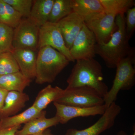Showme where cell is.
<instances>
[{
	"label": "cell",
	"mask_w": 135,
	"mask_h": 135,
	"mask_svg": "<svg viewBox=\"0 0 135 135\" xmlns=\"http://www.w3.org/2000/svg\"><path fill=\"white\" fill-rule=\"evenodd\" d=\"M115 22L117 29L110 39L105 44L97 43L95 49L96 54L101 57L106 66L113 69L121 60L135 54L126 36L125 15H117Z\"/></svg>",
	"instance_id": "obj_1"
},
{
	"label": "cell",
	"mask_w": 135,
	"mask_h": 135,
	"mask_svg": "<svg viewBox=\"0 0 135 135\" xmlns=\"http://www.w3.org/2000/svg\"><path fill=\"white\" fill-rule=\"evenodd\" d=\"M101 64L94 58L77 60L67 80L68 88L87 86L104 98L109 91L103 81Z\"/></svg>",
	"instance_id": "obj_2"
},
{
	"label": "cell",
	"mask_w": 135,
	"mask_h": 135,
	"mask_svg": "<svg viewBox=\"0 0 135 135\" xmlns=\"http://www.w3.org/2000/svg\"><path fill=\"white\" fill-rule=\"evenodd\" d=\"M36 60L35 82L43 84L53 82L70 61L58 51L45 46L39 49Z\"/></svg>",
	"instance_id": "obj_3"
},
{
	"label": "cell",
	"mask_w": 135,
	"mask_h": 135,
	"mask_svg": "<svg viewBox=\"0 0 135 135\" xmlns=\"http://www.w3.org/2000/svg\"><path fill=\"white\" fill-rule=\"evenodd\" d=\"M135 55L127 57L118 63L116 75L110 89L104 98V104L108 108L115 102L120 90L131 89L135 84Z\"/></svg>",
	"instance_id": "obj_4"
},
{
	"label": "cell",
	"mask_w": 135,
	"mask_h": 135,
	"mask_svg": "<svg viewBox=\"0 0 135 135\" xmlns=\"http://www.w3.org/2000/svg\"><path fill=\"white\" fill-rule=\"evenodd\" d=\"M55 102L80 107H93L104 104L103 98L94 89L87 86L67 87Z\"/></svg>",
	"instance_id": "obj_5"
},
{
	"label": "cell",
	"mask_w": 135,
	"mask_h": 135,
	"mask_svg": "<svg viewBox=\"0 0 135 135\" xmlns=\"http://www.w3.org/2000/svg\"><path fill=\"white\" fill-rule=\"evenodd\" d=\"M116 16L104 11L84 20V24L94 33L98 44L107 42L116 31Z\"/></svg>",
	"instance_id": "obj_6"
},
{
	"label": "cell",
	"mask_w": 135,
	"mask_h": 135,
	"mask_svg": "<svg viewBox=\"0 0 135 135\" xmlns=\"http://www.w3.org/2000/svg\"><path fill=\"white\" fill-rule=\"evenodd\" d=\"M40 27L28 18L22 19L14 29L13 50L29 49L37 51L38 46Z\"/></svg>",
	"instance_id": "obj_7"
},
{
	"label": "cell",
	"mask_w": 135,
	"mask_h": 135,
	"mask_svg": "<svg viewBox=\"0 0 135 135\" xmlns=\"http://www.w3.org/2000/svg\"><path fill=\"white\" fill-rule=\"evenodd\" d=\"M49 46L62 53L70 62H74L66 46L57 23L47 22L40 28L38 48Z\"/></svg>",
	"instance_id": "obj_8"
},
{
	"label": "cell",
	"mask_w": 135,
	"mask_h": 135,
	"mask_svg": "<svg viewBox=\"0 0 135 135\" xmlns=\"http://www.w3.org/2000/svg\"><path fill=\"white\" fill-rule=\"evenodd\" d=\"M97 44L94 33L84 24L69 50L70 55L74 61L94 58Z\"/></svg>",
	"instance_id": "obj_9"
},
{
	"label": "cell",
	"mask_w": 135,
	"mask_h": 135,
	"mask_svg": "<svg viewBox=\"0 0 135 135\" xmlns=\"http://www.w3.org/2000/svg\"><path fill=\"white\" fill-rule=\"evenodd\" d=\"M121 110L120 107L114 102L98 120L89 127L80 130L69 129L64 135H99L113 127Z\"/></svg>",
	"instance_id": "obj_10"
},
{
	"label": "cell",
	"mask_w": 135,
	"mask_h": 135,
	"mask_svg": "<svg viewBox=\"0 0 135 135\" xmlns=\"http://www.w3.org/2000/svg\"><path fill=\"white\" fill-rule=\"evenodd\" d=\"M53 104L56 110L55 116L59 118V123L62 124L77 117L102 115L107 108L104 104L91 107L68 106L55 102H53Z\"/></svg>",
	"instance_id": "obj_11"
},
{
	"label": "cell",
	"mask_w": 135,
	"mask_h": 135,
	"mask_svg": "<svg viewBox=\"0 0 135 135\" xmlns=\"http://www.w3.org/2000/svg\"><path fill=\"white\" fill-rule=\"evenodd\" d=\"M57 23L62 35L66 46L70 50L74 41L84 25V20L73 11L60 20Z\"/></svg>",
	"instance_id": "obj_12"
},
{
	"label": "cell",
	"mask_w": 135,
	"mask_h": 135,
	"mask_svg": "<svg viewBox=\"0 0 135 135\" xmlns=\"http://www.w3.org/2000/svg\"><path fill=\"white\" fill-rule=\"evenodd\" d=\"M12 53L23 75L29 79L35 78L37 51L16 49L13 50Z\"/></svg>",
	"instance_id": "obj_13"
},
{
	"label": "cell",
	"mask_w": 135,
	"mask_h": 135,
	"mask_svg": "<svg viewBox=\"0 0 135 135\" xmlns=\"http://www.w3.org/2000/svg\"><path fill=\"white\" fill-rule=\"evenodd\" d=\"M29 100V95L24 92H8L4 105L0 110V119L14 116L25 106Z\"/></svg>",
	"instance_id": "obj_14"
},
{
	"label": "cell",
	"mask_w": 135,
	"mask_h": 135,
	"mask_svg": "<svg viewBox=\"0 0 135 135\" xmlns=\"http://www.w3.org/2000/svg\"><path fill=\"white\" fill-rule=\"evenodd\" d=\"M46 116L35 118L25 123L22 129L18 130L16 135L36 134L59 123V119L56 116L48 118Z\"/></svg>",
	"instance_id": "obj_15"
},
{
	"label": "cell",
	"mask_w": 135,
	"mask_h": 135,
	"mask_svg": "<svg viewBox=\"0 0 135 135\" xmlns=\"http://www.w3.org/2000/svg\"><path fill=\"white\" fill-rule=\"evenodd\" d=\"M54 1V0L33 1L28 19L40 28L45 25L48 22Z\"/></svg>",
	"instance_id": "obj_16"
},
{
	"label": "cell",
	"mask_w": 135,
	"mask_h": 135,
	"mask_svg": "<svg viewBox=\"0 0 135 135\" xmlns=\"http://www.w3.org/2000/svg\"><path fill=\"white\" fill-rule=\"evenodd\" d=\"M46 111L40 112L32 105L22 113L0 119V128H6L21 126L35 118L46 116Z\"/></svg>",
	"instance_id": "obj_17"
},
{
	"label": "cell",
	"mask_w": 135,
	"mask_h": 135,
	"mask_svg": "<svg viewBox=\"0 0 135 135\" xmlns=\"http://www.w3.org/2000/svg\"><path fill=\"white\" fill-rule=\"evenodd\" d=\"M31 80L25 77L21 72L6 75H0V88L8 91L23 92L29 86Z\"/></svg>",
	"instance_id": "obj_18"
},
{
	"label": "cell",
	"mask_w": 135,
	"mask_h": 135,
	"mask_svg": "<svg viewBox=\"0 0 135 135\" xmlns=\"http://www.w3.org/2000/svg\"><path fill=\"white\" fill-rule=\"evenodd\" d=\"M64 91L60 87L49 84L39 92L32 105L39 111H43L51 102H55Z\"/></svg>",
	"instance_id": "obj_19"
},
{
	"label": "cell",
	"mask_w": 135,
	"mask_h": 135,
	"mask_svg": "<svg viewBox=\"0 0 135 135\" xmlns=\"http://www.w3.org/2000/svg\"><path fill=\"white\" fill-rule=\"evenodd\" d=\"M73 10L84 20L94 15L104 12L100 0H72Z\"/></svg>",
	"instance_id": "obj_20"
},
{
	"label": "cell",
	"mask_w": 135,
	"mask_h": 135,
	"mask_svg": "<svg viewBox=\"0 0 135 135\" xmlns=\"http://www.w3.org/2000/svg\"><path fill=\"white\" fill-rule=\"evenodd\" d=\"M104 11L117 16L125 15L127 11L134 7V0H100Z\"/></svg>",
	"instance_id": "obj_21"
},
{
	"label": "cell",
	"mask_w": 135,
	"mask_h": 135,
	"mask_svg": "<svg viewBox=\"0 0 135 135\" xmlns=\"http://www.w3.org/2000/svg\"><path fill=\"white\" fill-rule=\"evenodd\" d=\"M73 12L72 0H54L48 22L57 23Z\"/></svg>",
	"instance_id": "obj_22"
},
{
	"label": "cell",
	"mask_w": 135,
	"mask_h": 135,
	"mask_svg": "<svg viewBox=\"0 0 135 135\" xmlns=\"http://www.w3.org/2000/svg\"><path fill=\"white\" fill-rule=\"evenodd\" d=\"M14 33V28L0 23V54L12 52Z\"/></svg>",
	"instance_id": "obj_23"
},
{
	"label": "cell",
	"mask_w": 135,
	"mask_h": 135,
	"mask_svg": "<svg viewBox=\"0 0 135 135\" xmlns=\"http://www.w3.org/2000/svg\"><path fill=\"white\" fill-rule=\"evenodd\" d=\"M20 71L19 66L12 52L0 54V75Z\"/></svg>",
	"instance_id": "obj_24"
},
{
	"label": "cell",
	"mask_w": 135,
	"mask_h": 135,
	"mask_svg": "<svg viewBox=\"0 0 135 135\" xmlns=\"http://www.w3.org/2000/svg\"><path fill=\"white\" fill-rule=\"evenodd\" d=\"M4 2L11 5L25 18L30 16L32 6V0H3Z\"/></svg>",
	"instance_id": "obj_25"
},
{
	"label": "cell",
	"mask_w": 135,
	"mask_h": 135,
	"mask_svg": "<svg viewBox=\"0 0 135 135\" xmlns=\"http://www.w3.org/2000/svg\"><path fill=\"white\" fill-rule=\"evenodd\" d=\"M125 17L126 36L129 40L133 36L135 30V7L127 11Z\"/></svg>",
	"instance_id": "obj_26"
},
{
	"label": "cell",
	"mask_w": 135,
	"mask_h": 135,
	"mask_svg": "<svg viewBox=\"0 0 135 135\" xmlns=\"http://www.w3.org/2000/svg\"><path fill=\"white\" fill-rule=\"evenodd\" d=\"M4 3L5 9L9 20L10 26L15 29L21 22L23 17L19 12L11 5L5 2Z\"/></svg>",
	"instance_id": "obj_27"
},
{
	"label": "cell",
	"mask_w": 135,
	"mask_h": 135,
	"mask_svg": "<svg viewBox=\"0 0 135 135\" xmlns=\"http://www.w3.org/2000/svg\"><path fill=\"white\" fill-rule=\"evenodd\" d=\"M0 23L10 26V23L5 6L3 0H0Z\"/></svg>",
	"instance_id": "obj_28"
},
{
	"label": "cell",
	"mask_w": 135,
	"mask_h": 135,
	"mask_svg": "<svg viewBox=\"0 0 135 135\" xmlns=\"http://www.w3.org/2000/svg\"><path fill=\"white\" fill-rule=\"evenodd\" d=\"M20 127L21 126L6 128H0V135H16Z\"/></svg>",
	"instance_id": "obj_29"
},
{
	"label": "cell",
	"mask_w": 135,
	"mask_h": 135,
	"mask_svg": "<svg viewBox=\"0 0 135 135\" xmlns=\"http://www.w3.org/2000/svg\"><path fill=\"white\" fill-rule=\"evenodd\" d=\"M8 92V91L7 90L0 88V110L2 109L4 105L5 99Z\"/></svg>",
	"instance_id": "obj_30"
},
{
	"label": "cell",
	"mask_w": 135,
	"mask_h": 135,
	"mask_svg": "<svg viewBox=\"0 0 135 135\" xmlns=\"http://www.w3.org/2000/svg\"><path fill=\"white\" fill-rule=\"evenodd\" d=\"M32 135H53V134L51 133V131L50 129H48L44 131L42 133L36 134Z\"/></svg>",
	"instance_id": "obj_31"
},
{
	"label": "cell",
	"mask_w": 135,
	"mask_h": 135,
	"mask_svg": "<svg viewBox=\"0 0 135 135\" xmlns=\"http://www.w3.org/2000/svg\"><path fill=\"white\" fill-rule=\"evenodd\" d=\"M116 135H128V134L124 131L121 130L118 132Z\"/></svg>",
	"instance_id": "obj_32"
},
{
	"label": "cell",
	"mask_w": 135,
	"mask_h": 135,
	"mask_svg": "<svg viewBox=\"0 0 135 135\" xmlns=\"http://www.w3.org/2000/svg\"><path fill=\"white\" fill-rule=\"evenodd\" d=\"M132 135H135V127H134V132Z\"/></svg>",
	"instance_id": "obj_33"
}]
</instances>
